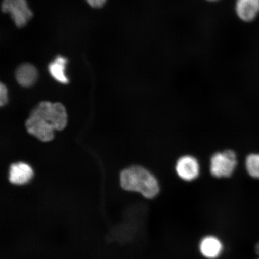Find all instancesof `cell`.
Masks as SVG:
<instances>
[{"instance_id": "obj_3", "label": "cell", "mask_w": 259, "mask_h": 259, "mask_svg": "<svg viewBox=\"0 0 259 259\" xmlns=\"http://www.w3.org/2000/svg\"><path fill=\"white\" fill-rule=\"evenodd\" d=\"M237 163V157L234 151L226 150L217 153L210 159V174L218 178L231 177Z\"/></svg>"}, {"instance_id": "obj_11", "label": "cell", "mask_w": 259, "mask_h": 259, "mask_svg": "<svg viewBox=\"0 0 259 259\" xmlns=\"http://www.w3.org/2000/svg\"><path fill=\"white\" fill-rule=\"evenodd\" d=\"M67 60L64 57L58 56L53 62L49 65V71L51 76L58 82L67 83L69 82L66 76L65 75V67Z\"/></svg>"}, {"instance_id": "obj_10", "label": "cell", "mask_w": 259, "mask_h": 259, "mask_svg": "<svg viewBox=\"0 0 259 259\" xmlns=\"http://www.w3.org/2000/svg\"><path fill=\"white\" fill-rule=\"evenodd\" d=\"M37 70L30 64H24L18 68L16 72V78L22 86L31 87L36 82Z\"/></svg>"}, {"instance_id": "obj_6", "label": "cell", "mask_w": 259, "mask_h": 259, "mask_svg": "<svg viewBox=\"0 0 259 259\" xmlns=\"http://www.w3.org/2000/svg\"><path fill=\"white\" fill-rule=\"evenodd\" d=\"M176 170L180 179L186 182H192L199 176V164L195 158L185 155L177 161Z\"/></svg>"}, {"instance_id": "obj_8", "label": "cell", "mask_w": 259, "mask_h": 259, "mask_svg": "<svg viewBox=\"0 0 259 259\" xmlns=\"http://www.w3.org/2000/svg\"><path fill=\"white\" fill-rule=\"evenodd\" d=\"M26 127L30 134L42 141H50L54 138V128L36 116L30 115L26 122Z\"/></svg>"}, {"instance_id": "obj_5", "label": "cell", "mask_w": 259, "mask_h": 259, "mask_svg": "<svg viewBox=\"0 0 259 259\" xmlns=\"http://www.w3.org/2000/svg\"><path fill=\"white\" fill-rule=\"evenodd\" d=\"M225 244L218 236L208 234L203 236L198 244V251L205 259H219L224 253Z\"/></svg>"}, {"instance_id": "obj_14", "label": "cell", "mask_w": 259, "mask_h": 259, "mask_svg": "<svg viewBox=\"0 0 259 259\" xmlns=\"http://www.w3.org/2000/svg\"><path fill=\"white\" fill-rule=\"evenodd\" d=\"M87 1L92 7L100 8L105 4L106 0H87Z\"/></svg>"}, {"instance_id": "obj_12", "label": "cell", "mask_w": 259, "mask_h": 259, "mask_svg": "<svg viewBox=\"0 0 259 259\" xmlns=\"http://www.w3.org/2000/svg\"><path fill=\"white\" fill-rule=\"evenodd\" d=\"M245 166L249 176L259 180V153L249 154L246 158Z\"/></svg>"}, {"instance_id": "obj_15", "label": "cell", "mask_w": 259, "mask_h": 259, "mask_svg": "<svg viewBox=\"0 0 259 259\" xmlns=\"http://www.w3.org/2000/svg\"><path fill=\"white\" fill-rule=\"evenodd\" d=\"M255 252L258 255V258L257 259H259V242H258L255 245Z\"/></svg>"}, {"instance_id": "obj_13", "label": "cell", "mask_w": 259, "mask_h": 259, "mask_svg": "<svg viewBox=\"0 0 259 259\" xmlns=\"http://www.w3.org/2000/svg\"><path fill=\"white\" fill-rule=\"evenodd\" d=\"M8 102V90L5 85L1 84L0 86V105H5Z\"/></svg>"}, {"instance_id": "obj_4", "label": "cell", "mask_w": 259, "mask_h": 259, "mask_svg": "<svg viewBox=\"0 0 259 259\" xmlns=\"http://www.w3.org/2000/svg\"><path fill=\"white\" fill-rule=\"evenodd\" d=\"M2 11L10 14L18 27H23L32 18V13L26 0H3Z\"/></svg>"}, {"instance_id": "obj_16", "label": "cell", "mask_w": 259, "mask_h": 259, "mask_svg": "<svg viewBox=\"0 0 259 259\" xmlns=\"http://www.w3.org/2000/svg\"><path fill=\"white\" fill-rule=\"evenodd\" d=\"M205 1L209 3H214L220 2L221 0H205Z\"/></svg>"}, {"instance_id": "obj_2", "label": "cell", "mask_w": 259, "mask_h": 259, "mask_svg": "<svg viewBox=\"0 0 259 259\" xmlns=\"http://www.w3.org/2000/svg\"><path fill=\"white\" fill-rule=\"evenodd\" d=\"M31 115L43 119L54 130L58 131L64 129L67 125L66 110L64 106L59 103L41 102L35 107Z\"/></svg>"}, {"instance_id": "obj_9", "label": "cell", "mask_w": 259, "mask_h": 259, "mask_svg": "<svg viewBox=\"0 0 259 259\" xmlns=\"http://www.w3.org/2000/svg\"><path fill=\"white\" fill-rule=\"evenodd\" d=\"M33 174V170L27 164H14L10 169L9 180L16 185H23L31 180Z\"/></svg>"}, {"instance_id": "obj_7", "label": "cell", "mask_w": 259, "mask_h": 259, "mask_svg": "<svg viewBox=\"0 0 259 259\" xmlns=\"http://www.w3.org/2000/svg\"><path fill=\"white\" fill-rule=\"evenodd\" d=\"M235 12L239 20L251 23L259 16V0H236Z\"/></svg>"}, {"instance_id": "obj_1", "label": "cell", "mask_w": 259, "mask_h": 259, "mask_svg": "<svg viewBox=\"0 0 259 259\" xmlns=\"http://www.w3.org/2000/svg\"><path fill=\"white\" fill-rule=\"evenodd\" d=\"M120 183L123 189L137 192L148 200H153L160 192L157 178L145 168L134 166L122 171Z\"/></svg>"}]
</instances>
